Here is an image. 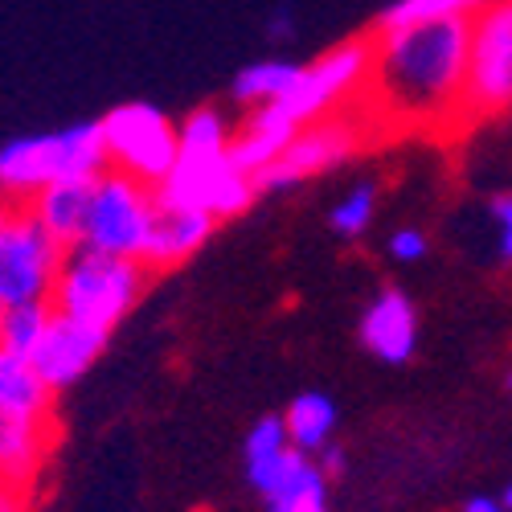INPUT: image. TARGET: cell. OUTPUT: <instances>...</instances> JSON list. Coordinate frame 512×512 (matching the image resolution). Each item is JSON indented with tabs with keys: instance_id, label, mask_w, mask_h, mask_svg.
I'll return each instance as SVG.
<instances>
[{
	"instance_id": "6da1fadb",
	"label": "cell",
	"mask_w": 512,
	"mask_h": 512,
	"mask_svg": "<svg viewBox=\"0 0 512 512\" xmlns=\"http://www.w3.org/2000/svg\"><path fill=\"white\" fill-rule=\"evenodd\" d=\"M472 17L373 33L361 115L373 132H455L463 127Z\"/></svg>"
},
{
	"instance_id": "7a4b0ae2",
	"label": "cell",
	"mask_w": 512,
	"mask_h": 512,
	"mask_svg": "<svg viewBox=\"0 0 512 512\" xmlns=\"http://www.w3.org/2000/svg\"><path fill=\"white\" fill-rule=\"evenodd\" d=\"M238 123H230V115L222 107H193L181 123V152L173 173L164 177V185L156 189L160 201L168 205H189L209 213L213 222H230L259 201V181L230 160V144H234Z\"/></svg>"
},
{
	"instance_id": "3957f363",
	"label": "cell",
	"mask_w": 512,
	"mask_h": 512,
	"mask_svg": "<svg viewBox=\"0 0 512 512\" xmlns=\"http://www.w3.org/2000/svg\"><path fill=\"white\" fill-rule=\"evenodd\" d=\"M111 168L99 119L66 123L58 132L13 136L0 144V197L33 201L50 181L62 177H103Z\"/></svg>"
},
{
	"instance_id": "277c9868",
	"label": "cell",
	"mask_w": 512,
	"mask_h": 512,
	"mask_svg": "<svg viewBox=\"0 0 512 512\" xmlns=\"http://www.w3.org/2000/svg\"><path fill=\"white\" fill-rule=\"evenodd\" d=\"M148 283H152V271L140 259H119V254H103L91 246H70L50 304L82 324L111 332L132 316Z\"/></svg>"
},
{
	"instance_id": "5b68a950",
	"label": "cell",
	"mask_w": 512,
	"mask_h": 512,
	"mask_svg": "<svg viewBox=\"0 0 512 512\" xmlns=\"http://www.w3.org/2000/svg\"><path fill=\"white\" fill-rule=\"evenodd\" d=\"M66 246L37 222L29 201L0 197V312L50 304Z\"/></svg>"
},
{
	"instance_id": "8992f818",
	"label": "cell",
	"mask_w": 512,
	"mask_h": 512,
	"mask_svg": "<svg viewBox=\"0 0 512 512\" xmlns=\"http://www.w3.org/2000/svg\"><path fill=\"white\" fill-rule=\"evenodd\" d=\"M156 213H160L156 185H144L136 177L119 173V168H107V173L95 181V201H91L82 246L144 263L152 230H156Z\"/></svg>"
},
{
	"instance_id": "52a82bcc",
	"label": "cell",
	"mask_w": 512,
	"mask_h": 512,
	"mask_svg": "<svg viewBox=\"0 0 512 512\" xmlns=\"http://www.w3.org/2000/svg\"><path fill=\"white\" fill-rule=\"evenodd\" d=\"M369 140H373V127L361 115V107L312 119L295 132V140L283 148V156L259 177V189L263 193H287L295 185H308V181L332 173L336 164L353 160Z\"/></svg>"
},
{
	"instance_id": "ba28073f",
	"label": "cell",
	"mask_w": 512,
	"mask_h": 512,
	"mask_svg": "<svg viewBox=\"0 0 512 512\" xmlns=\"http://www.w3.org/2000/svg\"><path fill=\"white\" fill-rule=\"evenodd\" d=\"M103 127V144H107V160L119 173L136 177L144 185H164V177L173 173L177 152H181V136L177 123L168 119L160 107L132 99L119 103L107 115H99Z\"/></svg>"
},
{
	"instance_id": "9c48e42d",
	"label": "cell",
	"mask_w": 512,
	"mask_h": 512,
	"mask_svg": "<svg viewBox=\"0 0 512 512\" xmlns=\"http://www.w3.org/2000/svg\"><path fill=\"white\" fill-rule=\"evenodd\" d=\"M512 111V0H488L472 17L463 127Z\"/></svg>"
},
{
	"instance_id": "30bf717a",
	"label": "cell",
	"mask_w": 512,
	"mask_h": 512,
	"mask_svg": "<svg viewBox=\"0 0 512 512\" xmlns=\"http://www.w3.org/2000/svg\"><path fill=\"white\" fill-rule=\"evenodd\" d=\"M369 66H373V37H349L340 46L324 50L320 58H312L300 82H295V91L271 107H283L300 127L336 111H349L365 95Z\"/></svg>"
},
{
	"instance_id": "8fae6325",
	"label": "cell",
	"mask_w": 512,
	"mask_h": 512,
	"mask_svg": "<svg viewBox=\"0 0 512 512\" xmlns=\"http://www.w3.org/2000/svg\"><path fill=\"white\" fill-rule=\"evenodd\" d=\"M107 340H111V332L91 328V324H82V320H74V316L54 308V316L46 324V336H41V345L33 349L29 361L41 373V381H46L54 394H62V390L74 386L78 377L91 373V365L107 349Z\"/></svg>"
},
{
	"instance_id": "7c38bea8",
	"label": "cell",
	"mask_w": 512,
	"mask_h": 512,
	"mask_svg": "<svg viewBox=\"0 0 512 512\" xmlns=\"http://www.w3.org/2000/svg\"><path fill=\"white\" fill-rule=\"evenodd\" d=\"M361 345L386 365H406L418 353V312L402 287H381L365 304Z\"/></svg>"
},
{
	"instance_id": "4fadbf2b",
	"label": "cell",
	"mask_w": 512,
	"mask_h": 512,
	"mask_svg": "<svg viewBox=\"0 0 512 512\" xmlns=\"http://www.w3.org/2000/svg\"><path fill=\"white\" fill-rule=\"evenodd\" d=\"M295 132H300V123H295L283 107H250L238 123V132H234L230 160L242 168V173H250L254 181H259L283 156V148L295 140Z\"/></svg>"
},
{
	"instance_id": "5bb4252c",
	"label": "cell",
	"mask_w": 512,
	"mask_h": 512,
	"mask_svg": "<svg viewBox=\"0 0 512 512\" xmlns=\"http://www.w3.org/2000/svg\"><path fill=\"white\" fill-rule=\"evenodd\" d=\"M218 230V222L209 218L201 209H189V205H168L160 201V213H156V230H152V242H148V271H173L181 263H189L193 254L209 242V234Z\"/></svg>"
},
{
	"instance_id": "9a60e30c",
	"label": "cell",
	"mask_w": 512,
	"mask_h": 512,
	"mask_svg": "<svg viewBox=\"0 0 512 512\" xmlns=\"http://www.w3.org/2000/svg\"><path fill=\"white\" fill-rule=\"evenodd\" d=\"M95 181L99 177H62L50 181L29 205L37 213V222L46 226L66 250L82 246L87 238V218H91V201H95Z\"/></svg>"
},
{
	"instance_id": "2e32d148",
	"label": "cell",
	"mask_w": 512,
	"mask_h": 512,
	"mask_svg": "<svg viewBox=\"0 0 512 512\" xmlns=\"http://www.w3.org/2000/svg\"><path fill=\"white\" fill-rule=\"evenodd\" d=\"M50 435H54V422L0 418V484H13L21 492H29L37 472L46 467Z\"/></svg>"
},
{
	"instance_id": "e0dca14e",
	"label": "cell",
	"mask_w": 512,
	"mask_h": 512,
	"mask_svg": "<svg viewBox=\"0 0 512 512\" xmlns=\"http://www.w3.org/2000/svg\"><path fill=\"white\" fill-rule=\"evenodd\" d=\"M0 418L54 422V390L41 381L29 357L0 353Z\"/></svg>"
},
{
	"instance_id": "ac0fdd59",
	"label": "cell",
	"mask_w": 512,
	"mask_h": 512,
	"mask_svg": "<svg viewBox=\"0 0 512 512\" xmlns=\"http://www.w3.org/2000/svg\"><path fill=\"white\" fill-rule=\"evenodd\" d=\"M267 512H300L312 504H328V476L316 463V455L291 451L287 463L279 467V476L271 480V488L263 492Z\"/></svg>"
},
{
	"instance_id": "d6986e66",
	"label": "cell",
	"mask_w": 512,
	"mask_h": 512,
	"mask_svg": "<svg viewBox=\"0 0 512 512\" xmlns=\"http://www.w3.org/2000/svg\"><path fill=\"white\" fill-rule=\"evenodd\" d=\"M291 451H295V447H291V435H287L283 414H263V418L246 431V439H242V467H246L250 488L263 496V492L271 488V480L279 476V467L287 463Z\"/></svg>"
},
{
	"instance_id": "ffe728a7",
	"label": "cell",
	"mask_w": 512,
	"mask_h": 512,
	"mask_svg": "<svg viewBox=\"0 0 512 512\" xmlns=\"http://www.w3.org/2000/svg\"><path fill=\"white\" fill-rule=\"evenodd\" d=\"M304 74V62H291V58H259V62H250L234 74L230 82V99L238 107H271V103H283L291 91H295V82H300Z\"/></svg>"
},
{
	"instance_id": "44dd1931",
	"label": "cell",
	"mask_w": 512,
	"mask_h": 512,
	"mask_svg": "<svg viewBox=\"0 0 512 512\" xmlns=\"http://www.w3.org/2000/svg\"><path fill=\"white\" fill-rule=\"evenodd\" d=\"M336 402L320 390H308V394H295L283 422H287V435H291V447L304 451V455H320L332 435H336Z\"/></svg>"
},
{
	"instance_id": "7402d4cb",
	"label": "cell",
	"mask_w": 512,
	"mask_h": 512,
	"mask_svg": "<svg viewBox=\"0 0 512 512\" xmlns=\"http://www.w3.org/2000/svg\"><path fill=\"white\" fill-rule=\"evenodd\" d=\"M54 316V304H17L0 312V353L33 357V349L46 336V324Z\"/></svg>"
},
{
	"instance_id": "603a6c76",
	"label": "cell",
	"mask_w": 512,
	"mask_h": 512,
	"mask_svg": "<svg viewBox=\"0 0 512 512\" xmlns=\"http://www.w3.org/2000/svg\"><path fill=\"white\" fill-rule=\"evenodd\" d=\"M488 0H390V9L377 17V29L422 25V21H451V17H476Z\"/></svg>"
},
{
	"instance_id": "cb8c5ba5",
	"label": "cell",
	"mask_w": 512,
	"mask_h": 512,
	"mask_svg": "<svg viewBox=\"0 0 512 512\" xmlns=\"http://www.w3.org/2000/svg\"><path fill=\"white\" fill-rule=\"evenodd\" d=\"M373 218H377V185L361 181V185H353L345 197H340V201L332 205L328 226H332V234H336V238L357 242V238H365V234H369Z\"/></svg>"
},
{
	"instance_id": "d4e9b609",
	"label": "cell",
	"mask_w": 512,
	"mask_h": 512,
	"mask_svg": "<svg viewBox=\"0 0 512 512\" xmlns=\"http://www.w3.org/2000/svg\"><path fill=\"white\" fill-rule=\"evenodd\" d=\"M488 218H492V238H496V259L512 263V193H496L488 201Z\"/></svg>"
},
{
	"instance_id": "484cf974",
	"label": "cell",
	"mask_w": 512,
	"mask_h": 512,
	"mask_svg": "<svg viewBox=\"0 0 512 512\" xmlns=\"http://www.w3.org/2000/svg\"><path fill=\"white\" fill-rule=\"evenodd\" d=\"M386 250H390L394 263H422L426 254H431V238H426L422 226H402V230L390 234V246Z\"/></svg>"
},
{
	"instance_id": "4316f807",
	"label": "cell",
	"mask_w": 512,
	"mask_h": 512,
	"mask_svg": "<svg viewBox=\"0 0 512 512\" xmlns=\"http://www.w3.org/2000/svg\"><path fill=\"white\" fill-rule=\"evenodd\" d=\"M29 492L13 488V484H0V512H29Z\"/></svg>"
},
{
	"instance_id": "83f0119b",
	"label": "cell",
	"mask_w": 512,
	"mask_h": 512,
	"mask_svg": "<svg viewBox=\"0 0 512 512\" xmlns=\"http://www.w3.org/2000/svg\"><path fill=\"white\" fill-rule=\"evenodd\" d=\"M320 467H324V476L332 480V476H340V472H345V451H340L336 443H328L324 451H320V459H316Z\"/></svg>"
},
{
	"instance_id": "f1b7e54d",
	"label": "cell",
	"mask_w": 512,
	"mask_h": 512,
	"mask_svg": "<svg viewBox=\"0 0 512 512\" xmlns=\"http://www.w3.org/2000/svg\"><path fill=\"white\" fill-rule=\"evenodd\" d=\"M267 33H271L275 41H291V37H295V21H291V13L279 9V13L267 21Z\"/></svg>"
},
{
	"instance_id": "f546056e",
	"label": "cell",
	"mask_w": 512,
	"mask_h": 512,
	"mask_svg": "<svg viewBox=\"0 0 512 512\" xmlns=\"http://www.w3.org/2000/svg\"><path fill=\"white\" fill-rule=\"evenodd\" d=\"M463 512H508V504L500 496H472L463 504Z\"/></svg>"
},
{
	"instance_id": "4dcf8cb0",
	"label": "cell",
	"mask_w": 512,
	"mask_h": 512,
	"mask_svg": "<svg viewBox=\"0 0 512 512\" xmlns=\"http://www.w3.org/2000/svg\"><path fill=\"white\" fill-rule=\"evenodd\" d=\"M504 504H508V512H512V484L504 488Z\"/></svg>"
},
{
	"instance_id": "1f68e13d",
	"label": "cell",
	"mask_w": 512,
	"mask_h": 512,
	"mask_svg": "<svg viewBox=\"0 0 512 512\" xmlns=\"http://www.w3.org/2000/svg\"><path fill=\"white\" fill-rule=\"evenodd\" d=\"M300 512H328V504H312V508H300Z\"/></svg>"
},
{
	"instance_id": "d6a6232c",
	"label": "cell",
	"mask_w": 512,
	"mask_h": 512,
	"mask_svg": "<svg viewBox=\"0 0 512 512\" xmlns=\"http://www.w3.org/2000/svg\"><path fill=\"white\" fill-rule=\"evenodd\" d=\"M504 390H508V394H512V369H508V373H504Z\"/></svg>"
}]
</instances>
